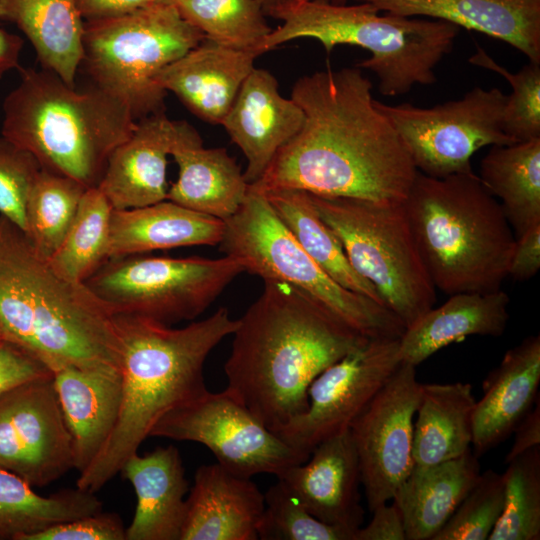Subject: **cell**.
I'll use <instances>...</instances> for the list:
<instances>
[{
	"label": "cell",
	"mask_w": 540,
	"mask_h": 540,
	"mask_svg": "<svg viewBox=\"0 0 540 540\" xmlns=\"http://www.w3.org/2000/svg\"><path fill=\"white\" fill-rule=\"evenodd\" d=\"M535 403L536 407L529 411V413L519 422L513 431L515 434L514 442L506 455V464L527 450L540 446L539 398Z\"/></svg>",
	"instance_id": "c3c4849f"
},
{
	"label": "cell",
	"mask_w": 540,
	"mask_h": 540,
	"mask_svg": "<svg viewBox=\"0 0 540 540\" xmlns=\"http://www.w3.org/2000/svg\"><path fill=\"white\" fill-rule=\"evenodd\" d=\"M204 38L173 4L155 1L124 16L85 21L81 65L92 84L143 119L165 110L161 71Z\"/></svg>",
	"instance_id": "9c48e42d"
},
{
	"label": "cell",
	"mask_w": 540,
	"mask_h": 540,
	"mask_svg": "<svg viewBox=\"0 0 540 540\" xmlns=\"http://www.w3.org/2000/svg\"><path fill=\"white\" fill-rule=\"evenodd\" d=\"M206 39L226 46L255 50L272 28L261 0H167Z\"/></svg>",
	"instance_id": "8d00e7d4"
},
{
	"label": "cell",
	"mask_w": 540,
	"mask_h": 540,
	"mask_svg": "<svg viewBox=\"0 0 540 540\" xmlns=\"http://www.w3.org/2000/svg\"><path fill=\"white\" fill-rule=\"evenodd\" d=\"M510 298L502 289L449 295L405 329L399 339L401 362L417 366L440 349L472 335L501 336L509 320Z\"/></svg>",
	"instance_id": "83f0119b"
},
{
	"label": "cell",
	"mask_w": 540,
	"mask_h": 540,
	"mask_svg": "<svg viewBox=\"0 0 540 540\" xmlns=\"http://www.w3.org/2000/svg\"><path fill=\"white\" fill-rule=\"evenodd\" d=\"M223 232V220L167 199L138 208L113 209L107 259L154 250L215 246Z\"/></svg>",
	"instance_id": "4316f807"
},
{
	"label": "cell",
	"mask_w": 540,
	"mask_h": 540,
	"mask_svg": "<svg viewBox=\"0 0 540 540\" xmlns=\"http://www.w3.org/2000/svg\"><path fill=\"white\" fill-rule=\"evenodd\" d=\"M266 15H270L276 8L293 0H261Z\"/></svg>",
	"instance_id": "f907efd6"
},
{
	"label": "cell",
	"mask_w": 540,
	"mask_h": 540,
	"mask_svg": "<svg viewBox=\"0 0 540 540\" xmlns=\"http://www.w3.org/2000/svg\"><path fill=\"white\" fill-rule=\"evenodd\" d=\"M52 375V371L39 359L0 339V394L26 381Z\"/></svg>",
	"instance_id": "ee69618b"
},
{
	"label": "cell",
	"mask_w": 540,
	"mask_h": 540,
	"mask_svg": "<svg viewBox=\"0 0 540 540\" xmlns=\"http://www.w3.org/2000/svg\"><path fill=\"white\" fill-rule=\"evenodd\" d=\"M119 473L137 498L126 540H180L189 488L178 449L168 445L144 455L137 452Z\"/></svg>",
	"instance_id": "484cf974"
},
{
	"label": "cell",
	"mask_w": 540,
	"mask_h": 540,
	"mask_svg": "<svg viewBox=\"0 0 540 540\" xmlns=\"http://www.w3.org/2000/svg\"><path fill=\"white\" fill-rule=\"evenodd\" d=\"M328 1L335 4H346L348 3L349 0H328Z\"/></svg>",
	"instance_id": "816d5d0a"
},
{
	"label": "cell",
	"mask_w": 540,
	"mask_h": 540,
	"mask_svg": "<svg viewBox=\"0 0 540 540\" xmlns=\"http://www.w3.org/2000/svg\"><path fill=\"white\" fill-rule=\"evenodd\" d=\"M263 281L238 319L224 372L226 388L277 433L307 409L312 381L369 338L300 289Z\"/></svg>",
	"instance_id": "7a4b0ae2"
},
{
	"label": "cell",
	"mask_w": 540,
	"mask_h": 540,
	"mask_svg": "<svg viewBox=\"0 0 540 540\" xmlns=\"http://www.w3.org/2000/svg\"><path fill=\"white\" fill-rule=\"evenodd\" d=\"M372 89L356 65L300 77L291 99L303 110L304 123L249 186L404 203L418 170Z\"/></svg>",
	"instance_id": "6da1fadb"
},
{
	"label": "cell",
	"mask_w": 540,
	"mask_h": 540,
	"mask_svg": "<svg viewBox=\"0 0 540 540\" xmlns=\"http://www.w3.org/2000/svg\"><path fill=\"white\" fill-rule=\"evenodd\" d=\"M378 11L451 23L503 41L540 63V0H355Z\"/></svg>",
	"instance_id": "7402d4cb"
},
{
	"label": "cell",
	"mask_w": 540,
	"mask_h": 540,
	"mask_svg": "<svg viewBox=\"0 0 540 540\" xmlns=\"http://www.w3.org/2000/svg\"><path fill=\"white\" fill-rule=\"evenodd\" d=\"M540 336L509 349L483 381V396L473 412L471 450L478 458L505 441L538 397Z\"/></svg>",
	"instance_id": "603a6c76"
},
{
	"label": "cell",
	"mask_w": 540,
	"mask_h": 540,
	"mask_svg": "<svg viewBox=\"0 0 540 540\" xmlns=\"http://www.w3.org/2000/svg\"><path fill=\"white\" fill-rule=\"evenodd\" d=\"M219 246L244 272L300 289L363 337L399 339L406 329L384 305L327 274L290 233L265 194L250 186L240 208L224 221Z\"/></svg>",
	"instance_id": "ba28073f"
},
{
	"label": "cell",
	"mask_w": 540,
	"mask_h": 540,
	"mask_svg": "<svg viewBox=\"0 0 540 540\" xmlns=\"http://www.w3.org/2000/svg\"><path fill=\"white\" fill-rule=\"evenodd\" d=\"M23 39L0 28V78L19 67Z\"/></svg>",
	"instance_id": "681fc988"
},
{
	"label": "cell",
	"mask_w": 540,
	"mask_h": 540,
	"mask_svg": "<svg viewBox=\"0 0 540 540\" xmlns=\"http://www.w3.org/2000/svg\"><path fill=\"white\" fill-rule=\"evenodd\" d=\"M309 194L352 267L373 285L382 304L405 328L433 307L436 288L420 256L404 203Z\"/></svg>",
	"instance_id": "30bf717a"
},
{
	"label": "cell",
	"mask_w": 540,
	"mask_h": 540,
	"mask_svg": "<svg viewBox=\"0 0 540 540\" xmlns=\"http://www.w3.org/2000/svg\"><path fill=\"white\" fill-rule=\"evenodd\" d=\"M479 458L472 450L433 465L414 464L392 501L398 506L406 540H432L476 482Z\"/></svg>",
	"instance_id": "f1b7e54d"
},
{
	"label": "cell",
	"mask_w": 540,
	"mask_h": 540,
	"mask_svg": "<svg viewBox=\"0 0 540 540\" xmlns=\"http://www.w3.org/2000/svg\"><path fill=\"white\" fill-rule=\"evenodd\" d=\"M276 477L319 520L355 532L361 527V477L349 429L320 442L305 462Z\"/></svg>",
	"instance_id": "e0dca14e"
},
{
	"label": "cell",
	"mask_w": 540,
	"mask_h": 540,
	"mask_svg": "<svg viewBox=\"0 0 540 540\" xmlns=\"http://www.w3.org/2000/svg\"><path fill=\"white\" fill-rule=\"evenodd\" d=\"M475 404L470 383L421 384L413 429L414 464L433 465L470 450Z\"/></svg>",
	"instance_id": "4dcf8cb0"
},
{
	"label": "cell",
	"mask_w": 540,
	"mask_h": 540,
	"mask_svg": "<svg viewBox=\"0 0 540 540\" xmlns=\"http://www.w3.org/2000/svg\"><path fill=\"white\" fill-rule=\"evenodd\" d=\"M506 101L497 87H474L432 107L375 104L402 138L418 172L443 178L472 172L471 158L485 146L515 143L503 129Z\"/></svg>",
	"instance_id": "7c38bea8"
},
{
	"label": "cell",
	"mask_w": 540,
	"mask_h": 540,
	"mask_svg": "<svg viewBox=\"0 0 540 540\" xmlns=\"http://www.w3.org/2000/svg\"><path fill=\"white\" fill-rule=\"evenodd\" d=\"M183 121L164 112L140 119L110 154L97 187L114 209L138 208L167 199V158Z\"/></svg>",
	"instance_id": "ffe728a7"
},
{
	"label": "cell",
	"mask_w": 540,
	"mask_h": 540,
	"mask_svg": "<svg viewBox=\"0 0 540 540\" xmlns=\"http://www.w3.org/2000/svg\"><path fill=\"white\" fill-rule=\"evenodd\" d=\"M262 193L297 242L327 274L343 287L382 304L373 285L350 264L340 240L321 218L308 192L278 189Z\"/></svg>",
	"instance_id": "836d02e7"
},
{
	"label": "cell",
	"mask_w": 540,
	"mask_h": 540,
	"mask_svg": "<svg viewBox=\"0 0 540 540\" xmlns=\"http://www.w3.org/2000/svg\"><path fill=\"white\" fill-rule=\"evenodd\" d=\"M502 474L481 472L451 517L432 540H486L499 520L504 505Z\"/></svg>",
	"instance_id": "60d3db41"
},
{
	"label": "cell",
	"mask_w": 540,
	"mask_h": 540,
	"mask_svg": "<svg viewBox=\"0 0 540 540\" xmlns=\"http://www.w3.org/2000/svg\"><path fill=\"white\" fill-rule=\"evenodd\" d=\"M264 500L258 539L355 540V531L316 518L279 480L267 489Z\"/></svg>",
	"instance_id": "f35d334b"
},
{
	"label": "cell",
	"mask_w": 540,
	"mask_h": 540,
	"mask_svg": "<svg viewBox=\"0 0 540 540\" xmlns=\"http://www.w3.org/2000/svg\"><path fill=\"white\" fill-rule=\"evenodd\" d=\"M399 339H367L323 370L308 388L307 409L277 434L310 455L320 442L348 430L402 363Z\"/></svg>",
	"instance_id": "5bb4252c"
},
{
	"label": "cell",
	"mask_w": 540,
	"mask_h": 540,
	"mask_svg": "<svg viewBox=\"0 0 540 540\" xmlns=\"http://www.w3.org/2000/svg\"><path fill=\"white\" fill-rule=\"evenodd\" d=\"M264 494L218 463L200 466L186 497L180 540H257Z\"/></svg>",
	"instance_id": "44dd1931"
},
{
	"label": "cell",
	"mask_w": 540,
	"mask_h": 540,
	"mask_svg": "<svg viewBox=\"0 0 540 540\" xmlns=\"http://www.w3.org/2000/svg\"><path fill=\"white\" fill-rule=\"evenodd\" d=\"M478 176L499 199L515 237L540 224V138L491 146Z\"/></svg>",
	"instance_id": "1f68e13d"
},
{
	"label": "cell",
	"mask_w": 540,
	"mask_h": 540,
	"mask_svg": "<svg viewBox=\"0 0 540 540\" xmlns=\"http://www.w3.org/2000/svg\"><path fill=\"white\" fill-rule=\"evenodd\" d=\"M41 169L30 152L0 135V216L22 231L27 201Z\"/></svg>",
	"instance_id": "b9f144b4"
},
{
	"label": "cell",
	"mask_w": 540,
	"mask_h": 540,
	"mask_svg": "<svg viewBox=\"0 0 540 540\" xmlns=\"http://www.w3.org/2000/svg\"><path fill=\"white\" fill-rule=\"evenodd\" d=\"M114 321L121 345L120 411L111 435L76 482L94 493L138 452L165 414L208 390L206 359L238 324L225 307L182 328L133 315H114Z\"/></svg>",
	"instance_id": "3957f363"
},
{
	"label": "cell",
	"mask_w": 540,
	"mask_h": 540,
	"mask_svg": "<svg viewBox=\"0 0 540 540\" xmlns=\"http://www.w3.org/2000/svg\"><path fill=\"white\" fill-rule=\"evenodd\" d=\"M53 385L72 439L74 469L80 473L115 427L122 400L121 371L68 366L53 372Z\"/></svg>",
	"instance_id": "cb8c5ba5"
},
{
	"label": "cell",
	"mask_w": 540,
	"mask_h": 540,
	"mask_svg": "<svg viewBox=\"0 0 540 540\" xmlns=\"http://www.w3.org/2000/svg\"><path fill=\"white\" fill-rule=\"evenodd\" d=\"M150 436L201 443L220 466L244 478L264 473L277 476L310 456L270 430L227 388L217 393L207 390L171 410Z\"/></svg>",
	"instance_id": "4fadbf2b"
},
{
	"label": "cell",
	"mask_w": 540,
	"mask_h": 540,
	"mask_svg": "<svg viewBox=\"0 0 540 540\" xmlns=\"http://www.w3.org/2000/svg\"><path fill=\"white\" fill-rule=\"evenodd\" d=\"M136 121L94 84L77 89L50 70L25 68L4 99L1 136L30 152L42 169L89 188L98 185L110 154Z\"/></svg>",
	"instance_id": "8992f818"
},
{
	"label": "cell",
	"mask_w": 540,
	"mask_h": 540,
	"mask_svg": "<svg viewBox=\"0 0 540 540\" xmlns=\"http://www.w3.org/2000/svg\"><path fill=\"white\" fill-rule=\"evenodd\" d=\"M540 268V224L515 237L508 276L516 281H526Z\"/></svg>",
	"instance_id": "f6af8a7d"
},
{
	"label": "cell",
	"mask_w": 540,
	"mask_h": 540,
	"mask_svg": "<svg viewBox=\"0 0 540 540\" xmlns=\"http://www.w3.org/2000/svg\"><path fill=\"white\" fill-rule=\"evenodd\" d=\"M420 385L416 367L401 363L349 427L370 512L393 499L414 466Z\"/></svg>",
	"instance_id": "9a60e30c"
},
{
	"label": "cell",
	"mask_w": 540,
	"mask_h": 540,
	"mask_svg": "<svg viewBox=\"0 0 540 540\" xmlns=\"http://www.w3.org/2000/svg\"><path fill=\"white\" fill-rule=\"evenodd\" d=\"M244 272L231 257L134 254L107 259L84 283L113 315L171 325L199 317Z\"/></svg>",
	"instance_id": "8fae6325"
},
{
	"label": "cell",
	"mask_w": 540,
	"mask_h": 540,
	"mask_svg": "<svg viewBox=\"0 0 540 540\" xmlns=\"http://www.w3.org/2000/svg\"><path fill=\"white\" fill-rule=\"evenodd\" d=\"M270 16L282 23L262 42V54L299 38L318 40L327 53L338 45L361 47L371 55L356 66L378 77L384 96L406 94L417 84H434V70L452 51L460 30L444 21L383 13L364 2L293 0Z\"/></svg>",
	"instance_id": "52a82bcc"
},
{
	"label": "cell",
	"mask_w": 540,
	"mask_h": 540,
	"mask_svg": "<svg viewBox=\"0 0 540 540\" xmlns=\"http://www.w3.org/2000/svg\"><path fill=\"white\" fill-rule=\"evenodd\" d=\"M371 513L370 522L357 529L355 540H406L402 514L393 501L377 506Z\"/></svg>",
	"instance_id": "bcb514c9"
},
{
	"label": "cell",
	"mask_w": 540,
	"mask_h": 540,
	"mask_svg": "<svg viewBox=\"0 0 540 540\" xmlns=\"http://www.w3.org/2000/svg\"><path fill=\"white\" fill-rule=\"evenodd\" d=\"M156 0H76L77 8L89 20L115 18L127 15Z\"/></svg>",
	"instance_id": "7dc6e473"
},
{
	"label": "cell",
	"mask_w": 540,
	"mask_h": 540,
	"mask_svg": "<svg viewBox=\"0 0 540 540\" xmlns=\"http://www.w3.org/2000/svg\"><path fill=\"white\" fill-rule=\"evenodd\" d=\"M0 339L44 363L120 369L114 315L85 283L60 275L0 216Z\"/></svg>",
	"instance_id": "277c9868"
},
{
	"label": "cell",
	"mask_w": 540,
	"mask_h": 540,
	"mask_svg": "<svg viewBox=\"0 0 540 540\" xmlns=\"http://www.w3.org/2000/svg\"><path fill=\"white\" fill-rule=\"evenodd\" d=\"M156 1H162V2H166L167 0H156Z\"/></svg>",
	"instance_id": "f5cc1de1"
},
{
	"label": "cell",
	"mask_w": 540,
	"mask_h": 540,
	"mask_svg": "<svg viewBox=\"0 0 540 540\" xmlns=\"http://www.w3.org/2000/svg\"><path fill=\"white\" fill-rule=\"evenodd\" d=\"M113 209L97 186L85 190L63 241L48 260L54 270L84 283L107 260Z\"/></svg>",
	"instance_id": "e575fe53"
},
{
	"label": "cell",
	"mask_w": 540,
	"mask_h": 540,
	"mask_svg": "<svg viewBox=\"0 0 540 540\" xmlns=\"http://www.w3.org/2000/svg\"><path fill=\"white\" fill-rule=\"evenodd\" d=\"M404 207L435 288L447 295L501 289L515 235L478 175L435 178L418 172Z\"/></svg>",
	"instance_id": "5b68a950"
},
{
	"label": "cell",
	"mask_w": 540,
	"mask_h": 540,
	"mask_svg": "<svg viewBox=\"0 0 540 540\" xmlns=\"http://www.w3.org/2000/svg\"><path fill=\"white\" fill-rule=\"evenodd\" d=\"M27 540H126V528L117 513L100 511L54 524Z\"/></svg>",
	"instance_id": "7bdbcfd3"
},
{
	"label": "cell",
	"mask_w": 540,
	"mask_h": 540,
	"mask_svg": "<svg viewBox=\"0 0 540 540\" xmlns=\"http://www.w3.org/2000/svg\"><path fill=\"white\" fill-rule=\"evenodd\" d=\"M87 188L75 179L41 169L27 201L23 231L38 256L49 260L57 250Z\"/></svg>",
	"instance_id": "d590c367"
},
{
	"label": "cell",
	"mask_w": 540,
	"mask_h": 540,
	"mask_svg": "<svg viewBox=\"0 0 540 540\" xmlns=\"http://www.w3.org/2000/svg\"><path fill=\"white\" fill-rule=\"evenodd\" d=\"M0 20L22 31L42 68L71 86L76 84L85 22L76 0H0Z\"/></svg>",
	"instance_id": "f546056e"
},
{
	"label": "cell",
	"mask_w": 540,
	"mask_h": 540,
	"mask_svg": "<svg viewBox=\"0 0 540 540\" xmlns=\"http://www.w3.org/2000/svg\"><path fill=\"white\" fill-rule=\"evenodd\" d=\"M16 474L0 469V539L27 540L48 527L103 509L94 492L64 489L48 496Z\"/></svg>",
	"instance_id": "d6a6232c"
},
{
	"label": "cell",
	"mask_w": 540,
	"mask_h": 540,
	"mask_svg": "<svg viewBox=\"0 0 540 540\" xmlns=\"http://www.w3.org/2000/svg\"><path fill=\"white\" fill-rule=\"evenodd\" d=\"M0 469L44 487L74 469L72 439L53 375L0 394Z\"/></svg>",
	"instance_id": "2e32d148"
},
{
	"label": "cell",
	"mask_w": 540,
	"mask_h": 540,
	"mask_svg": "<svg viewBox=\"0 0 540 540\" xmlns=\"http://www.w3.org/2000/svg\"><path fill=\"white\" fill-rule=\"evenodd\" d=\"M259 55L204 38L164 68L157 83L203 121L221 125Z\"/></svg>",
	"instance_id": "d6986e66"
},
{
	"label": "cell",
	"mask_w": 540,
	"mask_h": 540,
	"mask_svg": "<svg viewBox=\"0 0 540 540\" xmlns=\"http://www.w3.org/2000/svg\"><path fill=\"white\" fill-rule=\"evenodd\" d=\"M170 156L179 171L167 200L223 221L237 212L249 184L225 148H205L199 133L183 121Z\"/></svg>",
	"instance_id": "d4e9b609"
},
{
	"label": "cell",
	"mask_w": 540,
	"mask_h": 540,
	"mask_svg": "<svg viewBox=\"0 0 540 540\" xmlns=\"http://www.w3.org/2000/svg\"><path fill=\"white\" fill-rule=\"evenodd\" d=\"M501 516L488 540L540 539V446L507 463Z\"/></svg>",
	"instance_id": "74e56055"
},
{
	"label": "cell",
	"mask_w": 540,
	"mask_h": 540,
	"mask_svg": "<svg viewBox=\"0 0 540 540\" xmlns=\"http://www.w3.org/2000/svg\"><path fill=\"white\" fill-rule=\"evenodd\" d=\"M304 118L300 106L280 94L278 81L269 71H251L221 124L247 160L244 177L249 185L299 132Z\"/></svg>",
	"instance_id": "ac0fdd59"
},
{
	"label": "cell",
	"mask_w": 540,
	"mask_h": 540,
	"mask_svg": "<svg viewBox=\"0 0 540 540\" xmlns=\"http://www.w3.org/2000/svg\"><path fill=\"white\" fill-rule=\"evenodd\" d=\"M477 67L493 71L505 78L512 88L507 95L503 129L514 142L540 138V63L529 61L512 73L476 45V52L468 59Z\"/></svg>",
	"instance_id": "ab89813d"
}]
</instances>
